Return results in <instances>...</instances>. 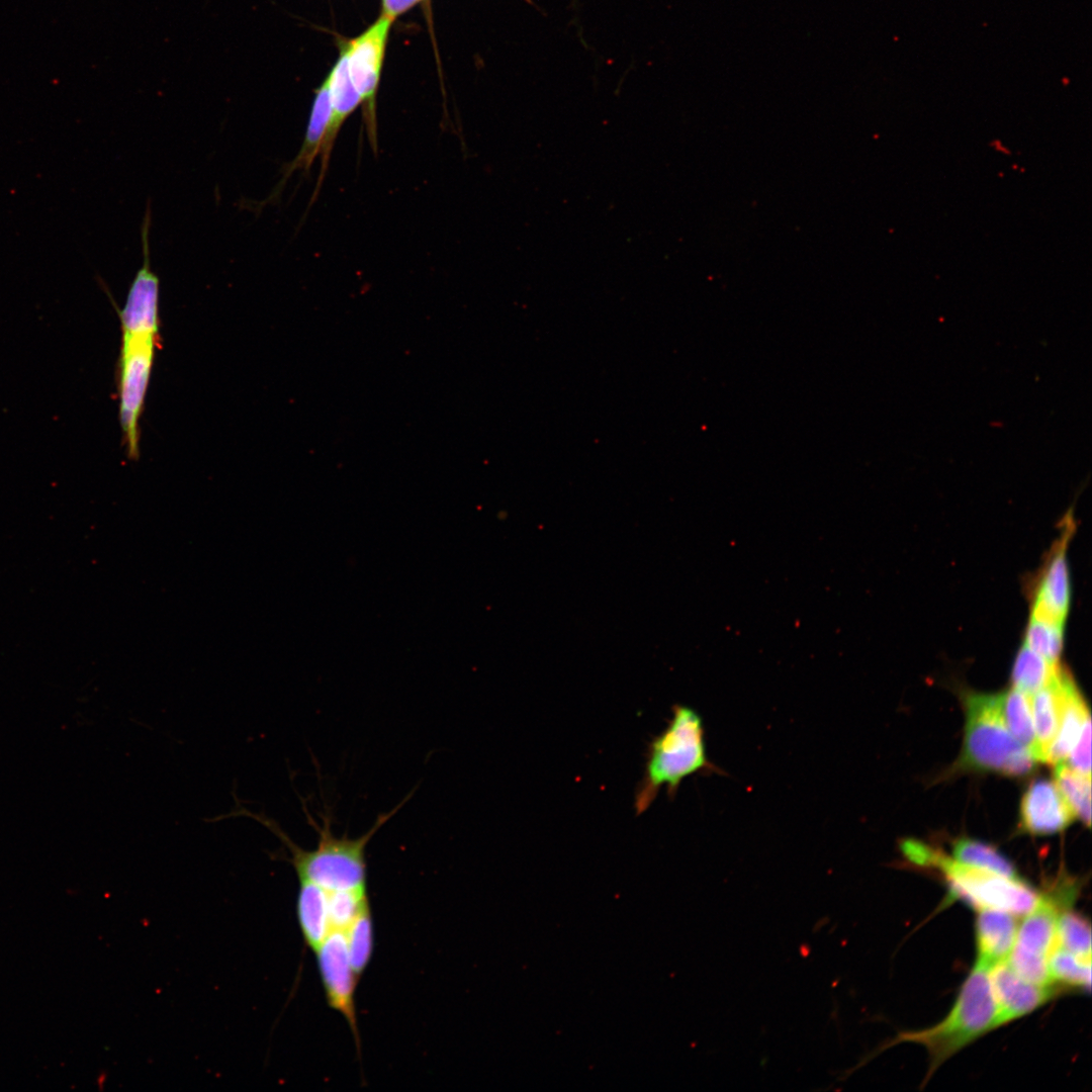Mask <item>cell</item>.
I'll list each match as a JSON object with an SVG mask.
<instances>
[{
	"instance_id": "27",
	"label": "cell",
	"mask_w": 1092,
	"mask_h": 1092,
	"mask_svg": "<svg viewBox=\"0 0 1092 1092\" xmlns=\"http://www.w3.org/2000/svg\"><path fill=\"white\" fill-rule=\"evenodd\" d=\"M332 930L345 931L369 904L367 890L326 891Z\"/></svg>"
},
{
	"instance_id": "11",
	"label": "cell",
	"mask_w": 1092,
	"mask_h": 1092,
	"mask_svg": "<svg viewBox=\"0 0 1092 1092\" xmlns=\"http://www.w3.org/2000/svg\"><path fill=\"white\" fill-rule=\"evenodd\" d=\"M988 974L1000 1025L1029 1014L1056 993L1054 987H1041L1023 980L1005 961L990 967Z\"/></svg>"
},
{
	"instance_id": "19",
	"label": "cell",
	"mask_w": 1092,
	"mask_h": 1092,
	"mask_svg": "<svg viewBox=\"0 0 1092 1092\" xmlns=\"http://www.w3.org/2000/svg\"><path fill=\"white\" fill-rule=\"evenodd\" d=\"M1003 721L1011 735L1029 750L1037 761V747L1029 696L1012 689L998 694Z\"/></svg>"
},
{
	"instance_id": "1",
	"label": "cell",
	"mask_w": 1092,
	"mask_h": 1092,
	"mask_svg": "<svg viewBox=\"0 0 1092 1092\" xmlns=\"http://www.w3.org/2000/svg\"><path fill=\"white\" fill-rule=\"evenodd\" d=\"M671 710L665 728L647 744L643 774L634 794L636 815L649 809L663 787L672 800L688 777L727 775L707 754L701 715L680 704L673 705Z\"/></svg>"
},
{
	"instance_id": "20",
	"label": "cell",
	"mask_w": 1092,
	"mask_h": 1092,
	"mask_svg": "<svg viewBox=\"0 0 1092 1092\" xmlns=\"http://www.w3.org/2000/svg\"><path fill=\"white\" fill-rule=\"evenodd\" d=\"M1059 668V663L1049 661L1023 644L1012 666L1013 688L1028 696L1033 695L1051 681Z\"/></svg>"
},
{
	"instance_id": "17",
	"label": "cell",
	"mask_w": 1092,
	"mask_h": 1092,
	"mask_svg": "<svg viewBox=\"0 0 1092 1092\" xmlns=\"http://www.w3.org/2000/svg\"><path fill=\"white\" fill-rule=\"evenodd\" d=\"M296 916L306 946L315 950L332 931L327 892L309 882L298 881Z\"/></svg>"
},
{
	"instance_id": "28",
	"label": "cell",
	"mask_w": 1092,
	"mask_h": 1092,
	"mask_svg": "<svg viewBox=\"0 0 1092 1092\" xmlns=\"http://www.w3.org/2000/svg\"><path fill=\"white\" fill-rule=\"evenodd\" d=\"M1069 766L1087 777H1091V718H1086L1078 739L1070 751Z\"/></svg>"
},
{
	"instance_id": "30",
	"label": "cell",
	"mask_w": 1092,
	"mask_h": 1092,
	"mask_svg": "<svg viewBox=\"0 0 1092 1092\" xmlns=\"http://www.w3.org/2000/svg\"><path fill=\"white\" fill-rule=\"evenodd\" d=\"M525 1H527L528 3H532V1H531V0H525Z\"/></svg>"
},
{
	"instance_id": "2",
	"label": "cell",
	"mask_w": 1092,
	"mask_h": 1092,
	"mask_svg": "<svg viewBox=\"0 0 1092 1092\" xmlns=\"http://www.w3.org/2000/svg\"><path fill=\"white\" fill-rule=\"evenodd\" d=\"M400 803L390 812L381 814L372 827L359 837L337 836L329 819L324 816L322 824L313 822L318 839L312 849L298 846L269 818L241 808L238 815L256 819L273 832L289 851V862L298 881L317 885L325 891L367 890L366 848L375 833L396 813Z\"/></svg>"
},
{
	"instance_id": "9",
	"label": "cell",
	"mask_w": 1092,
	"mask_h": 1092,
	"mask_svg": "<svg viewBox=\"0 0 1092 1092\" xmlns=\"http://www.w3.org/2000/svg\"><path fill=\"white\" fill-rule=\"evenodd\" d=\"M1060 539L1044 565L1035 589L1031 616L1064 625L1071 601V583L1067 562V546L1074 524L1067 516Z\"/></svg>"
},
{
	"instance_id": "14",
	"label": "cell",
	"mask_w": 1092,
	"mask_h": 1092,
	"mask_svg": "<svg viewBox=\"0 0 1092 1092\" xmlns=\"http://www.w3.org/2000/svg\"><path fill=\"white\" fill-rule=\"evenodd\" d=\"M1062 906L1055 892L1040 896L1037 905L1017 928L1012 948L1049 961L1057 946V920Z\"/></svg>"
},
{
	"instance_id": "5",
	"label": "cell",
	"mask_w": 1092,
	"mask_h": 1092,
	"mask_svg": "<svg viewBox=\"0 0 1092 1092\" xmlns=\"http://www.w3.org/2000/svg\"><path fill=\"white\" fill-rule=\"evenodd\" d=\"M922 867L938 870L947 882L950 898L978 911L997 909L1014 916L1026 915L1040 899V895L1020 879L963 864L930 846Z\"/></svg>"
},
{
	"instance_id": "13",
	"label": "cell",
	"mask_w": 1092,
	"mask_h": 1092,
	"mask_svg": "<svg viewBox=\"0 0 1092 1092\" xmlns=\"http://www.w3.org/2000/svg\"><path fill=\"white\" fill-rule=\"evenodd\" d=\"M329 79L332 114L320 154V175L310 203H313L320 192L321 185L328 170L335 141L343 123L358 105L362 103L361 97L356 91L349 75L346 48L342 51L337 64L329 75Z\"/></svg>"
},
{
	"instance_id": "10",
	"label": "cell",
	"mask_w": 1092,
	"mask_h": 1092,
	"mask_svg": "<svg viewBox=\"0 0 1092 1092\" xmlns=\"http://www.w3.org/2000/svg\"><path fill=\"white\" fill-rule=\"evenodd\" d=\"M1020 827L1033 835L1055 834L1066 829L1075 816L1056 783L1036 779L1020 803Z\"/></svg>"
},
{
	"instance_id": "4",
	"label": "cell",
	"mask_w": 1092,
	"mask_h": 1092,
	"mask_svg": "<svg viewBox=\"0 0 1092 1092\" xmlns=\"http://www.w3.org/2000/svg\"><path fill=\"white\" fill-rule=\"evenodd\" d=\"M965 711L963 766L1009 777L1031 772L1036 760L1007 729L999 695L969 694L965 698Z\"/></svg>"
},
{
	"instance_id": "23",
	"label": "cell",
	"mask_w": 1092,
	"mask_h": 1092,
	"mask_svg": "<svg viewBox=\"0 0 1092 1092\" xmlns=\"http://www.w3.org/2000/svg\"><path fill=\"white\" fill-rule=\"evenodd\" d=\"M373 920L369 904L345 930L348 954L358 979L368 967L374 947Z\"/></svg>"
},
{
	"instance_id": "7",
	"label": "cell",
	"mask_w": 1092,
	"mask_h": 1092,
	"mask_svg": "<svg viewBox=\"0 0 1092 1092\" xmlns=\"http://www.w3.org/2000/svg\"><path fill=\"white\" fill-rule=\"evenodd\" d=\"M392 19L383 15L360 36L346 47L351 81L363 103V117L368 142L377 154V122L375 95L388 29Z\"/></svg>"
},
{
	"instance_id": "18",
	"label": "cell",
	"mask_w": 1092,
	"mask_h": 1092,
	"mask_svg": "<svg viewBox=\"0 0 1092 1092\" xmlns=\"http://www.w3.org/2000/svg\"><path fill=\"white\" fill-rule=\"evenodd\" d=\"M1061 668L1060 666L1049 684L1033 694L1030 702L1038 761L1045 762L1048 750L1056 737L1061 720Z\"/></svg>"
},
{
	"instance_id": "21",
	"label": "cell",
	"mask_w": 1092,
	"mask_h": 1092,
	"mask_svg": "<svg viewBox=\"0 0 1092 1092\" xmlns=\"http://www.w3.org/2000/svg\"><path fill=\"white\" fill-rule=\"evenodd\" d=\"M953 858L966 866L1006 878L1019 879L1013 863L993 846L972 838H961L952 847Z\"/></svg>"
},
{
	"instance_id": "24",
	"label": "cell",
	"mask_w": 1092,
	"mask_h": 1092,
	"mask_svg": "<svg viewBox=\"0 0 1092 1092\" xmlns=\"http://www.w3.org/2000/svg\"><path fill=\"white\" fill-rule=\"evenodd\" d=\"M1057 946L1091 961V927L1085 917L1067 909L1058 917Z\"/></svg>"
},
{
	"instance_id": "25",
	"label": "cell",
	"mask_w": 1092,
	"mask_h": 1092,
	"mask_svg": "<svg viewBox=\"0 0 1092 1092\" xmlns=\"http://www.w3.org/2000/svg\"><path fill=\"white\" fill-rule=\"evenodd\" d=\"M1064 625L1030 617L1024 645L1053 663H1059L1063 649Z\"/></svg>"
},
{
	"instance_id": "22",
	"label": "cell",
	"mask_w": 1092,
	"mask_h": 1092,
	"mask_svg": "<svg viewBox=\"0 0 1092 1092\" xmlns=\"http://www.w3.org/2000/svg\"><path fill=\"white\" fill-rule=\"evenodd\" d=\"M1055 768L1056 785L1072 810L1087 827L1091 824V777L1084 776L1064 762Z\"/></svg>"
},
{
	"instance_id": "6",
	"label": "cell",
	"mask_w": 1092,
	"mask_h": 1092,
	"mask_svg": "<svg viewBox=\"0 0 1092 1092\" xmlns=\"http://www.w3.org/2000/svg\"><path fill=\"white\" fill-rule=\"evenodd\" d=\"M158 336L122 334L119 420L130 457L139 455V421L154 364Z\"/></svg>"
},
{
	"instance_id": "15",
	"label": "cell",
	"mask_w": 1092,
	"mask_h": 1092,
	"mask_svg": "<svg viewBox=\"0 0 1092 1092\" xmlns=\"http://www.w3.org/2000/svg\"><path fill=\"white\" fill-rule=\"evenodd\" d=\"M1062 714L1059 728L1052 742L1045 762H1064L1075 745L1082 726L1090 716L1088 706L1070 673L1061 668Z\"/></svg>"
},
{
	"instance_id": "12",
	"label": "cell",
	"mask_w": 1092,
	"mask_h": 1092,
	"mask_svg": "<svg viewBox=\"0 0 1092 1092\" xmlns=\"http://www.w3.org/2000/svg\"><path fill=\"white\" fill-rule=\"evenodd\" d=\"M331 114L330 79L328 76L315 91L306 131L299 152L292 161L284 165L281 179L270 195L264 201L260 202V207L257 209H261L263 206L274 202L282 192L288 178L295 171H302L304 173L309 171L314 159L321 154Z\"/></svg>"
},
{
	"instance_id": "26",
	"label": "cell",
	"mask_w": 1092,
	"mask_h": 1092,
	"mask_svg": "<svg viewBox=\"0 0 1092 1092\" xmlns=\"http://www.w3.org/2000/svg\"><path fill=\"white\" fill-rule=\"evenodd\" d=\"M1049 969L1053 981L1068 987L1090 989L1091 961L1082 960L1056 946L1049 958Z\"/></svg>"
},
{
	"instance_id": "16",
	"label": "cell",
	"mask_w": 1092,
	"mask_h": 1092,
	"mask_svg": "<svg viewBox=\"0 0 1092 1092\" xmlns=\"http://www.w3.org/2000/svg\"><path fill=\"white\" fill-rule=\"evenodd\" d=\"M976 921L977 963L986 968L1005 961L1016 939L1014 915L997 909L979 910Z\"/></svg>"
},
{
	"instance_id": "3",
	"label": "cell",
	"mask_w": 1092,
	"mask_h": 1092,
	"mask_svg": "<svg viewBox=\"0 0 1092 1092\" xmlns=\"http://www.w3.org/2000/svg\"><path fill=\"white\" fill-rule=\"evenodd\" d=\"M999 1026L988 968L976 963L942 1021L929 1028L900 1033L891 1045L898 1042L923 1045L929 1055L931 1074L957 1052Z\"/></svg>"
},
{
	"instance_id": "29",
	"label": "cell",
	"mask_w": 1092,
	"mask_h": 1092,
	"mask_svg": "<svg viewBox=\"0 0 1092 1092\" xmlns=\"http://www.w3.org/2000/svg\"><path fill=\"white\" fill-rule=\"evenodd\" d=\"M420 0H383L382 1V15L394 19L400 13L404 12Z\"/></svg>"
},
{
	"instance_id": "8",
	"label": "cell",
	"mask_w": 1092,
	"mask_h": 1092,
	"mask_svg": "<svg viewBox=\"0 0 1092 1092\" xmlns=\"http://www.w3.org/2000/svg\"><path fill=\"white\" fill-rule=\"evenodd\" d=\"M329 1006L347 1021L360 1053L355 990L359 980L351 966L345 931L332 930L314 950Z\"/></svg>"
}]
</instances>
